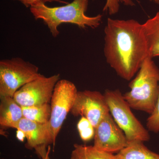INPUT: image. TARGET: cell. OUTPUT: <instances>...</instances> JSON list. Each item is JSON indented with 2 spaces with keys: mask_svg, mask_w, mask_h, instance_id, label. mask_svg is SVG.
<instances>
[{
  "mask_svg": "<svg viewBox=\"0 0 159 159\" xmlns=\"http://www.w3.org/2000/svg\"><path fill=\"white\" fill-rule=\"evenodd\" d=\"M104 34L107 62L118 76L129 81L150 55L143 25L134 19L108 18Z\"/></svg>",
  "mask_w": 159,
  "mask_h": 159,
  "instance_id": "cell-1",
  "label": "cell"
},
{
  "mask_svg": "<svg viewBox=\"0 0 159 159\" xmlns=\"http://www.w3.org/2000/svg\"><path fill=\"white\" fill-rule=\"evenodd\" d=\"M89 0H74L66 6L50 7L41 3L30 8L35 19L42 20L48 26L54 37L59 34L58 27L64 23H70L81 29L87 27L96 29L100 25L102 16L98 14L93 17L86 15Z\"/></svg>",
  "mask_w": 159,
  "mask_h": 159,
  "instance_id": "cell-2",
  "label": "cell"
},
{
  "mask_svg": "<svg viewBox=\"0 0 159 159\" xmlns=\"http://www.w3.org/2000/svg\"><path fill=\"white\" fill-rule=\"evenodd\" d=\"M130 91L123 96L131 108L150 114L155 107L159 91V69L148 56L136 76L129 84Z\"/></svg>",
  "mask_w": 159,
  "mask_h": 159,
  "instance_id": "cell-3",
  "label": "cell"
},
{
  "mask_svg": "<svg viewBox=\"0 0 159 159\" xmlns=\"http://www.w3.org/2000/svg\"><path fill=\"white\" fill-rule=\"evenodd\" d=\"M103 95L111 115L125 134L128 142L134 141L144 142L150 140L148 130L133 113L132 108L119 89L106 90Z\"/></svg>",
  "mask_w": 159,
  "mask_h": 159,
  "instance_id": "cell-4",
  "label": "cell"
},
{
  "mask_svg": "<svg viewBox=\"0 0 159 159\" xmlns=\"http://www.w3.org/2000/svg\"><path fill=\"white\" fill-rule=\"evenodd\" d=\"M38 67L20 57L0 61V97H13L26 84L39 78Z\"/></svg>",
  "mask_w": 159,
  "mask_h": 159,
  "instance_id": "cell-5",
  "label": "cell"
},
{
  "mask_svg": "<svg viewBox=\"0 0 159 159\" xmlns=\"http://www.w3.org/2000/svg\"><path fill=\"white\" fill-rule=\"evenodd\" d=\"M77 93L75 84L67 80H60L55 85L51 99L49 121L54 145L63 123L74 105Z\"/></svg>",
  "mask_w": 159,
  "mask_h": 159,
  "instance_id": "cell-6",
  "label": "cell"
},
{
  "mask_svg": "<svg viewBox=\"0 0 159 159\" xmlns=\"http://www.w3.org/2000/svg\"><path fill=\"white\" fill-rule=\"evenodd\" d=\"M59 80V74L49 77L42 75L20 88L14 94L13 99L21 107L49 103L55 85Z\"/></svg>",
  "mask_w": 159,
  "mask_h": 159,
  "instance_id": "cell-7",
  "label": "cell"
},
{
  "mask_svg": "<svg viewBox=\"0 0 159 159\" xmlns=\"http://www.w3.org/2000/svg\"><path fill=\"white\" fill-rule=\"evenodd\" d=\"M71 113L74 117L88 119L94 128L107 114L109 108L103 94L98 91H78Z\"/></svg>",
  "mask_w": 159,
  "mask_h": 159,
  "instance_id": "cell-8",
  "label": "cell"
},
{
  "mask_svg": "<svg viewBox=\"0 0 159 159\" xmlns=\"http://www.w3.org/2000/svg\"><path fill=\"white\" fill-rule=\"evenodd\" d=\"M94 147L109 153H118L127 145L123 131L115 122L110 113L95 128Z\"/></svg>",
  "mask_w": 159,
  "mask_h": 159,
  "instance_id": "cell-9",
  "label": "cell"
},
{
  "mask_svg": "<svg viewBox=\"0 0 159 159\" xmlns=\"http://www.w3.org/2000/svg\"><path fill=\"white\" fill-rule=\"evenodd\" d=\"M24 132L27 140L26 147L29 149L46 147L54 145L49 122L42 124L22 118L16 128Z\"/></svg>",
  "mask_w": 159,
  "mask_h": 159,
  "instance_id": "cell-10",
  "label": "cell"
},
{
  "mask_svg": "<svg viewBox=\"0 0 159 159\" xmlns=\"http://www.w3.org/2000/svg\"><path fill=\"white\" fill-rule=\"evenodd\" d=\"M0 125L5 128H16L23 118L21 106L10 97H0Z\"/></svg>",
  "mask_w": 159,
  "mask_h": 159,
  "instance_id": "cell-11",
  "label": "cell"
},
{
  "mask_svg": "<svg viewBox=\"0 0 159 159\" xmlns=\"http://www.w3.org/2000/svg\"><path fill=\"white\" fill-rule=\"evenodd\" d=\"M121 159H159V154L148 149L144 142H128L126 146L117 153Z\"/></svg>",
  "mask_w": 159,
  "mask_h": 159,
  "instance_id": "cell-12",
  "label": "cell"
},
{
  "mask_svg": "<svg viewBox=\"0 0 159 159\" xmlns=\"http://www.w3.org/2000/svg\"><path fill=\"white\" fill-rule=\"evenodd\" d=\"M142 25L148 42L149 55L152 58L159 57V11Z\"/></svg>",
  "mask_w": 159,
  "mask_h": 159,
  "instance_id": "cell-13",
  "label": "cell"
},
{
  "mask_svg": "<svg viewBox=\"0 0 159 159\" xmlns=\"http://www.w3.org/2000/svg\"><path fill=\"white\" fill-rule=\"evenodd\" d=\"M70 159H121L117 154L99 150L93 145L74 144Z\"/></svg>",
  "mask_w": 159,
  "mask_h": 159,
  "instance_id": "cell-14",
  "label": "cell"
},
{
  "mask_svg": "<svg viewBox=\"0 0 159 159\" xmlns=\"http://www.w3.org/2000/svg\"><path fill=\"white\" fill-rule=\"evenodd\" d=\"M21 107L23 118L42 124L49 122L51 115V106L49 103Z\"/></svg>",
  "mask_w": 159,
  "mask_h": 159,
  "instance_id": "cell-15",
  "label": "cell"
},
{
  "mask_svg": "<svg viewBox=\"0 0 159 159\" xmlns=\"http://www.w3.org/2000/svg\"><path fill=\"white\" fill-rule=\"evenodd\" d=\"M80 137L83 141H90L95 135V128L90 122L84 117H81L77 124Z\"/></svg>",
  "mask_w": 159,
  "mask_h": 159,
  "instance_id": "cell-16",
  "label": "cell"
},
{
  "mask_svg": "<svg viewBox=\"0 0 159 159\" xmlns=\"http://www.w3.org/2000/svg\"><path fill=\"white\" fill-rule=\"evenodd\" d=\"M146 127L149 131L155 133L159 132V91L155 107L147 119Z\"/></svg>",
  "mask_w": 159,
  "mask_h": 159,
  "instance_id": "cell-17",
  "label": "cell"
},
{
  "mask_svg": "<svg viewBox=\"0 0 159 159\" xmlns=\"http://www.w3.org/2000/svg\"><path fill=\"white\" fill-rule=\"evenodd\" d=\"M120 2L119 0H106L103 11H108L110 15L116 14L119 10Z\"/></svg>",
  "mask_w": 159,
  "mask_h": 159,
  "instance_id": "cell-18",
  "label": "cell"
},
{
  "mask_svg": "<svg viewBox=\"0 0 159 159\" xmlns=\"http://www.w3.org/2000/svg\"><path fill=\"white\" fill-rule=\"evenodd\" d=\"M16 1H19L26 7H30V8L41 3L45 4L47 2H57L66 4L69 3L67 2H65L62 0H16Z\"/></svg>",
  "mask_w": 159,
  "mask_h": 159,
  "instance_id": "cell-19",
  "label": "cell"
},
{
  "mask_svg": "<svg viewBox=\"0 0 159 159\" xmlns=\"http://www.w3.org/2000/svg\"><path fill=\"white\" fill-rule=\"evenodd\" d=\"M150 1L157 4H159V0H150ZM119 1L120 2L123 3L125 6H134V4L132 0H119Z\"/></svg>",
  "mask_w": 159,
  "mask_h": 159,
  "instance_id": "cell-20",
  "label": "cell"
},
{
  "mask_svg": "<svg viewBox=\"0 0 159 159\" xmlns=\"http://www.w3.org/2000/svg\"><path fill=\"white\" fill-rule=\"evenodd\" d=\"M16 136L17 139L21 142H23L24 141V139L25 138H26L24 132L20 130V129H17Z\"/></svg>",
  "mask_w": 159,
  "mask_h": 159,
  "instance_id": "cell-21",
  "label": "cell"
},
{
  "mask_svg": "<svg viewBox=\"0 0 159 159\" xmlns=\"http://www.w3.org/2000/svg\"><path fill=\"white\" fill-rule=\"evenodd\" d=\"M49 150L48 152L46 150H43L39 152L37 154L42 159H50L49 156Z\"/></svg>",
  "mask_w": 159,
  "mask_h": 159,
  "instance_id": "cell-22",
  "label": "cell"
},
{
  "mask_svg": "<svg viewBox=\"0 0 159 159\" xmlns=\"http://www.w3.org/2000/svg\"></svg>",
  "mask_w": 159,
  "mask_h": 159,
  "instance_id": "cell-23",
  "label": "cell"
}]
</instances>
